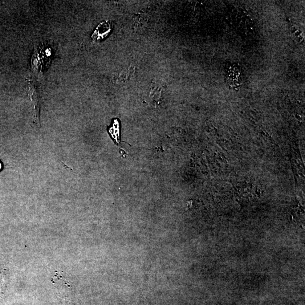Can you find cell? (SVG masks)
I'll use <instances>...</instances> for the list:
<instances>
[{"mask_svg":"<svg viewBox=\"0 0 305 305\" xmlns=\"http://www.w3.org/2000/svg\"><path fill=\"white\" fill-rule=\"evenodd\" d=\"M1 164H0V169H1Z\"/></svg>","mask_w":305,"mask_h":305,"instance_id":"cell-1","label":"cell"}]
</instances>
